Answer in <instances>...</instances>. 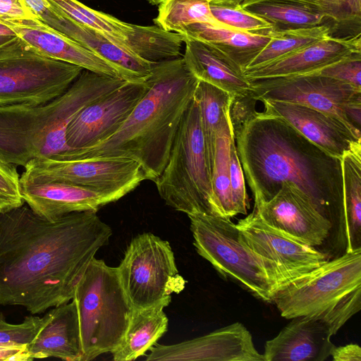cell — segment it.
Masks as SVG:
<instances>
[{"instance_id":"cell-28","label":"cell","mask_w":361,"mask_h":361,"mask_svg":"<svg viewBox=\"0 0 361 361\" xmlns=\"http://www.w3.org/2000/svg\"><path fill=\"white\" fill-rule=\"evenodd\" d=\"M241 8L266 20L277 32L316 27L331 20L316 0H250Z\"/></svg>"},{"instance_id":"cell-34","label":"cell","mask_w":361,"mask_h":361,"mask_svg":"<svg viewBox=\"0 0 361 361\" xmlns=\"http://www.w3.org/2000/svg\"><path fill=\"white\" fill-rule=\"evenodd\" d=\"M48 1L76 22L100 32L126 47L124 42L131 23L90 8L78 0Z\"/></svg>"},{"instance_id":"cell-46","label":"cell","mask_w":361,"mask_h":361,"mask_svg":"<svg viewBox=\"0 0 361 361\" xmlns=\"http://www.w3.org/2000/svg\"><path fill=\"white\" fill-rule=\"evenodd\" d=\"M2 35H16L13 31L5 25L0 23V36Z\"/></svg>"},{"instance_id":"cell-17","label":"cell","mask_w":361,"mask_h":361,"mask_svg":"<svg viewBox=\"0 0 361 361\" xmlns=\"http://www.w3.org/2000/svg\"><path fill=\"white\" fill-rule=\"evenodd\" d=\"M0 23L45 56L76 65L98 74L121 78L117 70L106 59L37 18L0 17Z\"/></svg>"},{"instance_id":"cell-38","label":"cell","mask_w":361,"mask_h":361,"mask_svg":"<svg viewBox=\"0 0 361 361\" xmlns=\"http://www.w3.org/2000/svg\"><path fill=\"white\" fill-rule=\"evenodd\" d=\"M230 183L232 203L235 216L247 214L250 207L245 181L241 164L238 156L234 136L230 146Z\"/></svg>"},{"instance_id":"cell-31","label":"cell","mask_w":361,"mask_h":361,"mask_svg":"<svg viewBox=\"0 0 361 361\" xmlns=\"http://www.w3.org/2000/svg\"><path fill=\"white\" fill-rule=\"evenodd\" d=\"M231 97L232 95L227 92L198 80L193 99L199 106L211 176L214 163L216 133L230 104Z\"/></svg>"},{"instance_id":"cell-24","label":"cell","mask_w":361,"mask_h":361,"mask_svg":"<svg viewBox=\"0 0 361 361\" xmlns=\"http://www.w3.org/2000/svg\"><path fill=\"white\" fill-rule=\"evenodd\" d=\"M51 317L39 331L27 350L31 358H59L66 361H82L78 311L72 300L57 307Z\"/></svg>"},{"instance_id":"cell-27","label":"cell","mask_w":361,"mask_h":361,"mask_svg":"<svg viewBox=\"0 0 361 361\" xmlns=\"http://www.w3.org/2000/svg\"><path fill=\"white\" fill-rule=\"evenodd\" d=\"M171 300L143 309H133L127 330L111 353L115 361H131L145 355L167 331L169 319L164 311Z\"/></svg>"},{"instance_id":"cell-42","label":"cell","mask_w":361,"mask_h":361,"mask_svg":"<svg viewBox=\"0 0 361 361\" xmlns=\"http://www.w3.org/2000/svg\"><path fill=\"white\" fill-rule=\"evenodd\" d=\"M0 17L35 18L20 0H0Z\"/></svg>"},{"instance_id":"cell-35","label":"cell","mask_w":361,"mask_h":361,"mask_svg":"<svg viewBox=\"0 0 361 361\" xmlns=\"http://www.w3.org/2000/svg\"><path fill=\"white\" fill-rule=\"evenodd\" d=\"M51 317L49 310L42 317L27 316L23 322L14 324L7 322L0 312V345L27 348Z\"/></svg>"},{"instance_id":"cell-30","label":"cell","mask_w":361,"mask_h":361,"mask_svg":"<svg viewBox=\"0 0 361 361\" xmlns=\"http://www.w3.org/2000/svg\"><path fill=\"white\" fill-rule=\"evenodd\" d=\"M228 110L229 106L216 133L211 178L216 215L231 219L235 216L232 203L230 183V146L231 138L234 135L229 119Z\"/></svg>"},{"instance_id":"cell-1","label":"cell","mask_w":361,"mask_h":361,"mask_svg":"<svg viewBox=\"0 0 361 361\" xmlns=\"http://www.w3.org/2000/svg\"><path fill=\"white\" fill-rule=\"evenodd\" d=\"M110 226L97 212H73L54 221L22 205L0 213V305L32 314L73 299Z\"/></svg>"},{"instance_id":"cell-16","label":"cell","mask_w":361,"mask_h":361,"mask_svg":"<svg viewBox=\"0 0 361 361\" xmlns=\"http://www.w3.org/2000/svg\"><path fill=\"white\" fill-rule=\"evenodd\" d=\"M146 360L264 361L252 334L234 322L204 336L171 344H155Z\"/></svg>"},{"instance_id":"cell-10","label":"cell","mask_w":361,"mask_h":361,"mask_svg":"<svg viewBox=\"0 0 361 361\" xmlns=\"http://www.w3.org/2000/svg\"><path fill=\"white\" fill-rule=\"evenodd\" d=\"M116 268L135 310L171 300V295L183 291L186 283L169 243L149 232L132 239Z\"/></svg>"},{"instance_id":"cell-22","label":"cell","mask_w":361,"mask_h":361,"mask_svg":"<svg viewBox=\"0 0 361 361\" xmlns=\"http://www.w3.org/2000/svg\"><path fill=\"white\" fill-rule=\"evenodd\" d=\"M25 202L37 214L54 221L73 212H97L115 200L88 188L65 183H20Z\"/></svg>"},{"instance_id":"cell-12","label":"cell","mask_w":361,"mask_h":361,"mask_svg":"<svg viewBox=\"0 0 361 361\" xmlns=\"http://www.w3.org/2000/svg\"><path fill=\"white\" fill-rule=\"evenodd\" d=\"M257 101L278 100L306 106L342 121L359 138L350 117L361 111V90L316 72L250 80Z\"/></svg>"},{"instance_id":"cell-6","label":"cell","mask_w":361,"mask_h":361,"mask_svg":"<svg viewBox=\"0 0 361 361\" xmlns=\"http://www.w3.org/2000/svg\"><path fill=\"white\" fill-rule=\"evenodd\" d=\"M72 300L78 311L82 361L114 350L133 312L117 268L92 258L76 285Z\"/></svg>"},{"instance_id":"cell-25","label":"cell","mask_w":361,"mask_h":361,"mask_svg":"<svg viewBox=\"0 0 361 361\" xmlns=\"http://www.w3.org/2000/svg\"><path fill=\"white\" fill-rule=\"evenodd\" d=\"M341 166L343 205L333 228L337 243L349 252L361 248V142L343 153Z\"/></svg>"},{"instance_id":"cell-13","label":"cell","mask_w":361,"mask_h":361,"mask_svg":"<svg viewBox=\"0 0 361 361\" xmlns=\"http://www.w3.org/2000/svg\"><path fill=\"white\" fill-rule=\"evenodd\" d=\"M245 244L267 260L286 281L298 278L327 262L328 255L290 238L264 223L252 211L235 224Z\"/></svg>"},{"instance_id":"cell-26","label":"cell","mask_w":361,"mask_h":361,"mask_svg":"<svg viewBox=\"0 0 361 361\" xmlns=\"http://www.w3.org/2000/svg\"><path fill=\"white\" fill-rule=\"evenodd\" d=\"M178 33L184 38L198 39L216 46L244 71L270 42L274 30L249 32L209 23H194Z\"/></svg>"},{"instance_id":"cell-43","label":"cell","mask_w":361,"mask_h":361,"mask_svg":"<svg viewBox=\"0 0 361 361\" xmlns=\"http://www.w3.org/2000/svg\"><path fill=\"white\" fill-rule=\"evenodd\" d=\"M330 356L334 361H361V348L355 343L334 345Z\"/></svg>"},{"instance_id":"cell-41","label":"cell","mask_w":361,"mask_h":361,"mask_svg":"<svg viewBox=\"0 0 361 361\" xmlns=\"http://www.w3.org/2000/svg\"><path fill=\"white\" fill-rule=\"evenodd\" d=\"M331 21L343 23L357 21L350 14L348 0H316ZM358 22V21H357ZM360 23V22H359Z\"/></svg>"},{"instance_id":"cell-4","label":"cell","mask_w":361,"mask_h":361,"mask_svg":"<svg viewBox=\"0 0 361 361\" xmlns=\"http://www.w3.org/2000/svg\"><path fill=\"white\" fill-rule=\"evenodd\" d=\"M125 82L83 69L63 94L49 102L0 106V160L25 167L32 159L69 150L66 130L71 121L84 107Z\"/></svg>"},{"instance_id":"cell-44","label":"cell","mask_w":361,"mask_h":361,"mask_svg":"<svg viewBox=\"0 0 361 361\" xmlns=\"http://www.w3.org/2000/svg\"><path fill=\"white\" fill-rule=\"evenodd\" d=\"M0 360L25 361L32 360L25 347L0 345Z\"/></svg>"},{"instance_id":"cell-32","label":"cell","mask_w":361,"mask_h":361,"mask_svg":"<svg viewBox=\"0 0 361 361\" xmlns=\"http://www.w3.org/2000/svg\"><path fill=\"white\" fill-rule=\"evenodd\" d=\"M331 33L332 27L329 24L285 31L277 32L274 30L270 42L252 60L245 71L259 68L288 56L311 44L332 35Z\"/></svg>"},{"instance_id":"cell-23","label":"cell","mask_w":361,"mask_h":361,"mask_svg":"<svg viewBox=\"0 0 361 361\" xmlns=\"http://www.w3.org/2000/svg\"><path fill=\"white\" fill-rule=\"evenodd\" d=\"M183 58L189 71L199 80L216 86L231 95L253 91L243 70L216 46L198 39L183 37Z\"/></svg>"},{"instance_id":"cell-18","label":"cell","mask_w":361,"mask_h":361,"mask_svg":"<svg viewBox=\"0 0 361 361\" xmlns=\"http://www.w3.org/2000/svg\"><path fill=\"white\" fill-rule=\"evenodd\" d=\"M264 112L285 119L323 150L341 159L361 138L338 118L312 108L278 100L262 99Z\"/></svg>"},{"instance_id":"cell-11","label":"cell","mask_w":361,"mask_h":361,"mask_svg":"<svg viewBox=\"0 0 361 361\" xmlns=\"http://www.w3.org/2000/svg\"><path fill=\"white\" fill-rule=\"evenodd\" d=\"M24 168L20 183L73 184L111 197L115 202L146 180L137 161L121 157L38 158L30 161Z\"/></svg>"},{"instance_id":"cell-20","label":"cell","mask_w":361,"mask_h":361,"mask_svg":"<svg viewBox=\"0 0 361 361\" xmlns=\"http://www.w3.org/2000/svg\"><path fill=\"white\" fill-rule=\"evenodd\" d=\"M274 338L264 344V361H324L335 345L322 321L299 317L291 319Z\"/></svg>"},{"instance_id":"cell-7","label":"cell","mask_w":361,"mask_h":361,"mask_svg":"<svg viewBox=\"0 0 361 361\" xmlns=\"http://www.w3.org/2000/svg\"><path fill=\"white\" fill-rule=\"evenodd\" d=\"M188 217L197 253L225 279L272 303L274 293L287 282L275 267L245 244L231 219L207 214Z\"/></svg>"},{"instance_id":"cell-40","label":"cell","mask_w":361,"mask_h":361,"mask_svg":"<svg viewBox=\"0 0 361 361\" xmlns=\"http://www.w3.org/2000/svg\"><path fill=\"white\" fill-rule=\"evenodd\" d=\"M253 91L244 95H232L228 116L234 137L243 129L244 125L255 114L256 103Z\"/></svg>"},{"instance_id":"cell-8","label":"cell","mask_w":361,"mask_h":361,"mask_svg":"<svg viewBox=\"0 0 361 361\" xmlns=\"http://www.w3.org/2000/svg\"><path fill=\"white\" fill-rule=\"evenodd\" d=\"M154 183L159 196L175 210L188 216H216L200 109L193 98L180 123L167 163Z\"/></svg>"},{"instance_id":"cell-39","label":"cell","mask_w":361,"mask_h":361,"mask_svg":"<svg viewBox=\"0 0 361 361\" xmlns=\"http://www.w3.org/2000/svg\"><path fill=\"white\" fill-rule=\"evenodd\" d=\"M314 72L361 90V52L354 53Z\"/></svg>"},{"instance_id":"cell-19","label":"cell","mask_w":361,"mask_h":361,"mask_svg":"<svg viewBox=\"0 0 361 361\" xmlns=\"http://www.w3.org/2000/svg\"><path fill=\"white\" fill-rule=\"evenodd\" d=\"M361 52L360 32L330 35L288 56L244 71L249 80L305 74L319 71L354 53Z\"/></svg>"},{"instance_id":"cell-47","label":"cell","mask_w":361,"mask_h":361,"mask_svg":"<svg viewBox=\"0 0 361 361\" xmlns=\"http://www.w3.org/2000/svg\"><path fill=\"white\" fill-rule=\"evenodd\" d=\"M16 35H2L0 36V45L4 44L13 39Z\"/></svg>"},{"instance_id":"cell-29","label":"cell","mask_w":361,"mask_h":361,"mask_svg":"<svg viewBox=\"0 0 361 361\" xmlns=\"http://www.w3.org/2000/svg\"><path fill=\"white\" fill-rule=\"evenodd\" d=\"M183 36L157 25L131 24L124 42L126 47L140 58L150 63L173 59L181 56Z\"/></svg>"},{"instance_id":"cell-15","label":"cell","mask_w":361,"mask_h":361,"mask_svg":"<svg viewBox=\"0 0 361 361\" xmlns=\"http://www.w3.org/2000/svg\"><path fill=\"white\" fill-rule=\"evenodd\" d=\"M253 211L268 226L312 247L322 245L331 233V222L291 183L283 182L274 197L254 205Z\"/></svg>"},{"instance_id":"cell-3","label":"cell","mask_w":361,"mask_h":361,"mask_svg":"<svg viewBox=\"0 0 361 361\" xmlns=\"http://www.w3.org/2000/svg\"><path fill=\"white\" fill-rule=\"evenodd\" d=\"M147 80V92L112 136L92 147L68 150L53 158H129L140 165L146 180L154 182L167 163L198 79L189 71L182 56L153 63Z\"/></svg>"},{"instance_id":"cell-2","label":"cell","mask_w":361,"mask_h":361,"mask_svg":"<svg viewBox=\"0 0 361 361\" xmlns=\"http://www.w3.org/2000/svg\"><path fill=\"white\" fill-rule=\"evenodd\" d=\"M255 205L268 201L283 182L295 185L317 210L336 224L343 205L341 159L314 144L283 118L255 114L235 137Z\"/></svg>"},{"instance_id":"cell-36","label":"cell","mask_w":361,"mask_h":361,"mask_svg":"<svg viewBox=\"0 0 361 361\" xmlns=\"http://www.w3.org/2000/svg\"><path fill=\"white\" fill-rule=\"evenodd\" d=\"M209 6L212 16L221 26L249 32L273 30L270 23L241 7L213 2Z\"/></svg>"},{"instance_id":"cell-37","label":"cell","mask_w":361,"mask_h":361,"mask_svg":"<svg viewBox=\"0 0 361 361\" xmlns=\"http://www.w3.org/2000/svg\"><path fill=\"white\" fill-rule=\"evenodd\" d=\"M16 166L0 160V213L24 204Z\"/></svg>"},{"instance_id":"cell-21","label":"cell","mask_w":361,"mask_h":361,"mask_svg":"<svg viewBox=\"0 0 361 361\" xmlns=\"http://www.w3.org/2000/svg\"><path fill=\"white\" fill-rule=\"evenodd\" d=\"M50 27L106 59L126 82H143L151 75L153 63L102 32L76 22L59 9L52 17Z\"/></svg>"},{"instance_id":"cell-14","label":"cell","mask_w":361,"mask_h":361,"mask_svg":"<svg viewBox=\"0 0 361 361\" xmlns=\"http://www.w3.org/2000/svg\"><path fill=\"white\" fill-rule=\"evenodd\" d=\"M148 89L147 80L126 82L84 107L68 126L66 143L69 150L92 147L112 136Z\"/></svg>"},{"instance_id":"cell-9","label":"cell","mask_w":361,"mask_h":361,"mask_svg":"<svg viewBox=\"0 0 361 361\" xmlns=\"http://www.w3.org/2000/svg\"><path fill=\"white\" fill-rule=\"evenodd\" d=\"M82 70L42 55L16 36L0 45V106L49 102L63 94Z\"/></svg>"},{"instance_id":"cell-5","label":"cell","mask_w":361,"mask_h":361,"mask_svg":"<svg viewBox=\"0 0 361 361\" xmlns=\"http://www.w3.org/2000/svg\"><path fill=\"white\" fill-rule=\"evenodd\" d=\"M272 303L281 317L322 321L335 335L361 308V248L289 281L274 293Z\"/></svg>"},{"instance_id":"cell-45","label":"cell","mask_w":361,"mask_h":361,"mask_svg":"<svg viewBox=\"0 0 361 361\" xmlns=\"http://www.w3.org/2000/svg\"><path fill=\"white\" fill-rule=\"evenodd\" d=\"M348 7L353 18L360 22L361 0H348Z\"/></svg>"},{"instance_id":"cell-33","label":"cell","mask_w":361,"mask_h":361,"mask_svg":"<svg viewBox=\"0 0 361 361\" xmlns=\"http://www.w3.org/2000/svg\"><path fill=\"white\" fill-rule=\"evenodd\" d=\"M211 0H163L158 6L155 25L166 31L179 32L194 23L221 26L211 13Z\"/></svg>"}]
</instances>
